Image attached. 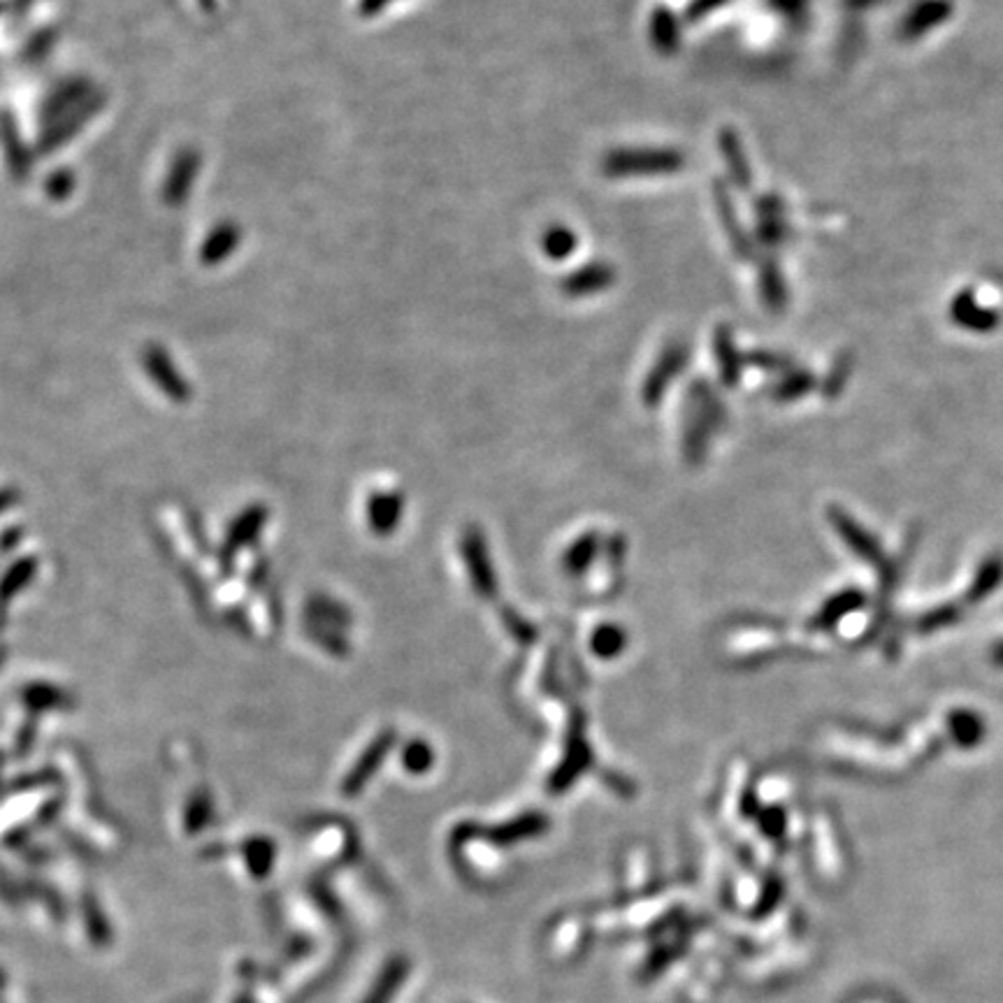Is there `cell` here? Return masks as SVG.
Returning <instances> with one entry per match:
<instances>
[{"label": "cell", "instance_id": "obj_1", "mask_svg": "<svg viewBox=\"0 0 1003 1003\" xmlns=\"http://www.w3.org/2000/svg\"><path fill=\"white\" fill-rule=\"evenodd\" d=\"M676 161L665 152H632V154H611L607 159L609 174H650L673 170Z\"/></svg>", "mask_w": 1003, "mask_h": 1003}, {"label": "cell", "instance_id": "obj_2", "mask_svg": "<svg viewBox=\"0 0 1003 1003\" xmlns=\"http://www.w3.org/2000/svg\"><path fill=\"white\" fill-rule=\"evenodd\" d=\"M611 282V270L605 265H590L579 274H571L569 282L565 284L567 293L571 295H584V293H592L605 288Z\"/></svg>", "mask_w": 1003, "mask_h": 1003}, {"label": "cell", "instance_id": "obj_3", "mask_svg": "<svg viewBox=\"0 0 1003 1003\" xmlns=\"http://www.w3.org/2000/svg\"><path fill=\"white\" fill-rule=\"evenodd\" d=\"M571 249H574V237H571L567 231L558 229V231H554V233H548V237H546V251H548L550 256L563 259V256L569 254Z\"/></svg>", "mask_w": 1003, "mask_h": 1003}]
</instances>
